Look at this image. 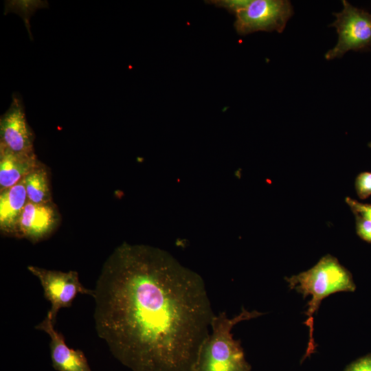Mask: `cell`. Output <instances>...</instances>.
I'll return each instance as SVG.
<instances>
[{
    "label": "cell",
    "mask_w": 371,
    "mask_h": 371,
    "mask_svg": "<svg viewBox=\"0 0 371 371\" xmlns=\"http://www.w3.org/2000/svg\"><path fill=\"white\" fill-rule=\"evenodd\" d=\"M92 297L98 336L133 371H194L213 313L201 277L161 249L123 243Z\"/></svg>",
    "instance_id": "1"
},
{
    "label": "cell",
    "mask_w": 371,
    "mask_h": 371,
    "mask_svg": "<svg viewBox=\"0 0 371 371\" xmlns=\"http://www.w3.org/2000/svg\"><path fill=\"white\" fill-rule=\"evenodd\" d=\"M257 311L241 312L229 318L225 312L214 315L209 334L200 346L194 371H251L240 342L233 338L232 328L238 323L262 315Z\"/></svg>",
    "instance_id": "2"
},
{
    "label": "cell",
    "mask_w": 371,
    "mask_h": 371,
    "mask_svg": "<svg viewBox=\"0 0 371 371\" xmlns=\"http://www.w3.org/2000/svg\"><path fill=\"white\" fill-rule=\"evenodd\" d=\"M289 286L304 297L311 296L304 324L309 329L307 353L313 351V316L323 299L339 291H354L356 286L350 273L330 255L322 257L310 269L286 278Z\"/></svg>",
    "instance_id": "3"
},
{
    "label": "cell",
    "mask_w": 371,
    "mask_h": 371,
    "mask_svg": "<svg viewBox=\"0 0 371 371\" xmlns=\"http://www.w3.org/2000/svg\"><path fill=\"white\" fill-rule=\"evenodd\" d=\"M235 15L234 27L240 35L258 31L282 32L293 14L286 0H211L207 1Z\"/></svg>",
    "instance_id": "4"
},
{
    "label": "cell",
    "mask_w": 371,
    "mask_h": 371,
    "mask_svg": "<svg viewBox=\"0 0 371 371\" xmlns=\"http://www.w3.org/2000/svg\"><path fill=\"white\" fill-rule=\"evenodd\" d=\"M344 8L335 13L330 25L336 28L338 41L325 54L327 60L341 58L350 50L358 51L371 46V14L342 1Z\"/></svg>",
    "instance_id": "5"
},
{
    "label": "cell",
    "mask_w": 371,
    "mask_h": 371,
    "mask_svg": "<svg viewBox=\"0 0 371 371\" xmlns=\"http://www.w3.org/2000/svg\"><path fill=\"white\" fill-rule=\"evenodd\" d=\"M27 269L41 282L44 296L51 304L47 316L54 324L60 309L71 306L78 294L93 295V290L83 286L80 282L78 273L75 271L63 272L32 265L28 266Z\"/></svg>",
    "instance_id": "6"
},
{
    "label": "cell",
    "mask_w": 371,
    "mask_h": 371,
    "mask_svg": "<svg viewBox=\"0 0 371 371\" xmlns=\"http://www.w3.org/2000/svg\"><path fill=\"white\" fill-rule=\"evenodd\" d=\"M34 134L28 124L21 98L12 103L0 120V148L17 153H33Z\"/></svg>",
    "instance_id": "7"
},
{
    "label": "cell",
    "mask_w": 371,
    "mask_h": 371,
    "mask_svg": "<svg viewBox=\"0 0 371 371\" xmlns=\"http://www.w3.org/2000/svg\"><path fill=\"white\" fill-rule=\"evenodd\" d=\"M60 214L52 201L34 203L28 201L20 218L17 238L36 243L48 237L57 227Z\"/></svg>",
    "instance_id": "8"
},
{
    "label": "cell",
    "mask_w": 371,
    "mask_h": 371,
    "mask_svg": "<svg viewBox=\"0 0 371 371\" xmlns=\"http://www.w3.org/2000/svg\"><path fill=\"white\" fill-rule=\"evenodd\" d=\"M53 322L46 316L36 328L50 337V355L53 368L57 371H91L87 359L80 350L68 347L63 335L54 328Z\"/></svg>",
    "instance_id": "9"
},
{
    "label": "cell",
    "mask_w": 371,
    "mask_h": 371,
    "mask_svg": "<svg viewBox=\"0 0 371 371\" xmlns=\"http://www.w3.org/2000/svg\"><path fill=\"white\" fill-rule=\"evenodd\" d=\"M27 202L24 179L0 191V230L3 234L17 237L20 218Z\"/></svg>",
    "instance_id": "10"
},
{
    "label": "cell",
    "mask_w": 371,
    "mask_h": 371,
    "mask_svg": "<svg viewBox=\"0 0 371 371\" xmlns=\"http://www.w3.org/2000/svg\"><path fill=\"white\" fill-rule=\"evenodd\" d=\"M40 164L34 152L17 153L0 148V191L23 180Z\"/></svg>",
    "instance_id": "11"
},
{
    "label": "cell",
    "mask_w": 371,
    "mask_h": 371,
    "mask_svg": "<svg viewBox=\"0 0 371 371\" xmlns=\"http://www.w3.org/2000/svg\"><path fill=\"white\" fill-rule=\"evenodd\" d=\"M24 183L28 201L34 203L52 201L48 170L41 162L24 178Z\"/></svg>",
    "instance_id": "12"
},
{
    "label": "cell",
    "mask_w": 371,
    "mask_h": 371,
    "mask_svg": "<svg viewBox=\"0 0 371 371\" xmlns=\"http://www.w3.org/2000/svg\"><path fill=\"white\" fill-rule=\"evenodd\" d=\"M355 188L358 196L361 199L371 195V172H363L357 177Z\"/></svg>",
    "instance_id": "13"
},
{
    "label": "cell",
    "mask_w": 371,
    "mask_h": 371,
    "mask_svg": "<svg viewBox=\"0 0 371 371\" xmlns=\"http://www.w3.org/2000/svg\"><path fill=\"white\" fill-rule=\"evenodd\" d=\"M346 202L355 215L371 221V204L360 203L350 197L346 198Z\"/></svg>",
    "instance_id": "14"
},
{
    "label": "cell",
    "mask_w": 371,
    "mask_h": 371,
    "mask_svg": "<svg viewBox=\"0 0 371 371\" xmlns=\"http://www.w3.org/2000/svg\"><path fill=\"white\" fill-rule=\"evenodd\" d=\"M355 216L358 236L363 240L371 243V221L359 215H355Z\"/></svg>",
    "instance_id": "15"
},
{
    "label": "cell",
    "mask_w": 371,
    "mask_h": 371,
    "mask_svg": "<svg viewBox=\"0 0 371 371\" xmlns=\"http://www.w3.org/2000/svg\"><path fill=\"white\" fill-rule=\"evenodd\" d=\"M346 371H371V354L350 364Z\"/></svg>",
    "instance_id": "16"
}]
</instances>
